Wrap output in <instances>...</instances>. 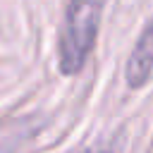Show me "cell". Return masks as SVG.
Masks as SVG:
<instances>
[{
	"mask_svg": "<svg viewBox=\"0 0 153 153\" xmlns=\"http://www.w3.org/2000/svg\"><path fill=\"white\" fill-rule=\"evenodd\" d=\"M103 7L105 0H69L60 36V69L65 74H76L84 67L96 43Z\"/></svg>",
	"mask_w": 153,
	"mask_h": 153,
	"instance_id": "cell-1",
	"label": "cell"
},
{
	"mask_svg": "<svg viewBox=\"0 0 153 153\" xmlns=\"http://www.w3.org/2000/svg\"><path fill=\"white\" fill-rule=\"evenodd\" d=\"M124 76L131 88H139L153 79V22L143 29L141 38L136 41V45L129 55Z\"/></svg>",
	"mask_w": 153,
	"mask_h": 153,
	"instance_id": "cell-2",
	"label": "cell"
},
{
	"mask_svg": "<svg viewBox=\"0 0 153 153\" xmlns=\"http://www.w3.org/2000/svg\"><path fill=\"white\" fill-rule=\"evenodd\" d=\"M79 153H108V151H103V148H86V151H79Z\"/></svg>",
	"mask_w": 153,
	"mask_h": 153,
	"instance_id": "cell-3",
	"label": "cell"
}]
</instances>
